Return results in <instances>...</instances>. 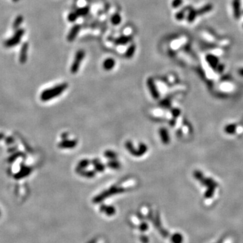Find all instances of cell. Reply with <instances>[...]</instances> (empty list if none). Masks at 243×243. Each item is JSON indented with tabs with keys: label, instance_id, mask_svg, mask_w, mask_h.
I'll return each mask as SVG.
<instances>
[{
	"label": "cell",
	"instance_id": "obj_7",
	"mask_svg": "<svg viewBox=\"0 0 243 243\" xmlns=\"http://www.w3.org/2000/svg\"><path fill=\"white\" fill-rule=\"evenodd\" d=\"M115 66V61L112 58H108L103 62V68L106 70H110Z\"/></svg>",
	"mask_w": 243,
	"mask_h": 243
},
{
	"label": "cell",
	"instance_id": "obj_5",
	"mask_svg": "<svg viewBox=\"0 0 243 243\" xmlns=\"http://www.w3.org/2000/svg\"><path fill=\"white\" fill-rule=\"evenodd\" d=\"M80 29H81L80 25L79 24L74 25V27L72 28V29L70 30V31L68 35V40L69 41H73L75 39H76V36L78 35L80 31Z\"/></svg>",
	"mask_w": 243,
	"mask_h": 243
},
{
	"label": "cell",
	"instance_id": "obj_19",
	"mask_svg": "<svg viewBox=\"0 0 243 243\" xmlns=\"http://www.w3.org/2000/svg\"><path fill=\"white\" fill-rule=\"evenodd\" d=\"M105 155L107 157H110V158H115L116 157V154L114 153V152H112V151H108L106 152L105 153Z\"/></svg>",
	"mask_w": 243,
	"mask_h": 243
},
{
	"label": "cell",
	"instance_id": "obj_8",
	"mask_svg": "<svg viewBox=\"0 0 243 243\" xmlns=\"http://www.w3.org/2000/svg\"><path fill=\"white\" fill-rule=\"evenodd\" d=\"M131 40V37H122L117 39L115 41V43L116 45H126L129 41Z\"/></svg>",
	"mask_w": 243,
	"mask_h": 243
},
{
	"label": "cell",
	"instance_id": "obj_17",
	"mask_svg": "<svg viewBox=\"0 0 243 243\" xmlns=\"http://www.w3.org/2000/svg\"><path fill=\"white\" fill-rule=\"evenodd\" d=\"M109 166L111 167V168H113V169H117L119 168V167H120V163H118L117 162H111L109 163Z\"/></svg>",
	"mask_w": 243,
	"mask_h": 243
},
{
	"label": "cell",
	"instance_id": "obj_14",
	"mask_svg": "<svg viewBox=\"0 0 243 243\" xmlns=\"http://www.w3.org/2000/svg\"><path fill=\"white\" fill-rule=\"evenodd\" d=\"M89 7H82V8H80L79 10H77L76 13L78 16H86L88 13H89Z\"/></svg>",
	"mask_w": 243,
	"mask_h": 243
},
{
	"label": "cell",
	"instance_id": "obj_15",
	"mask_svg": "<svg viewBox=\"0 0 243 243\" xmlns=\"http://www.w3.org/2000/svg\"><path fill=\"white\" fill-rule=\"evenodd\" d=\"M121 22V17L119 14L113 15L112 18V23L114 25H117L120 24Z\"/></svg>",
	"mask_w": 243,
	"mask_h": 243
},
{
	"label": "cell",
	"instance_id": "obj_11",
	"mask_svg": "<svg viewBox=\"0 0 243 243\" xmlns=\"http://www.w3.org/2000/svg\"><path fill=\"white\" fill-rule=\"evenodd\" d=\"M101 211L105 212V213L107 214V215H113V213H115V209L113 207H106V206H103L101 207Z\"/></svg>",
	"mask_w": 243,
	"mask_h": 243
},
{
	"label": "cell",
	"instance_id": "obj_10",
	"mask_svg": "<svg viewBox=\"0 0 243 243\" xmlns=\"http://www.w3.org/2000/svg\"><path fill=\"white\" fill-rule=\"evenodd\" d=\"M236 130V126L235 124H229L225 126L224 131L227 134H233Z\"/></svg>",
	"mask_w": 243,
	"mask_h": 243
},
{
	"label": "cell",
	"instance_id": "obj_1",
	"mask_svg": "<svg viewBox=\"0 0 243 243\" xmlns=\"http://www.w3.org/2000/svg\"><path fill=\"white\" fill-rule=\"evenodd\" d=\"M200 182L203 183V185L207 188V190L205 192V196L206 198H211L213 196V193L215 192L216 188L217 187V183L211 178H206L204 176L199 180Z\"/></svg>",
	"mask_w": 243,
	"mask_h": 243
},
{
	"label": "cell",
	"instance_id": "obj_4",
	"mask_svg": "<svg viewBox=\"0 0 243 243\" xmlns=\"http://www.w3.org/2000/svg\"><path fill=\"white\" fill-rule=\"evenodd\" d=\"M147 85H148L150 92H151V95H153L154 99H158L159 97V95L158 90H157V89L156 84H155V83H154V81H153V79H149L148 81H147Z\"/></svg>",
	"mask_w": 243,
	"mask_h": 243
},
{
	"label": "cell",
	"instance_id": "obj_20",
	"mask_svg": "<svg viewBox=\"0 0 243 243\" xmlns=\"http://www.w3.org/2000/svg\"><path fill=\"white\" fill-rule=\"evenodd\" d=\"M180 2H181L180 0H175V1L172 3V5H173L172 6H174V7L178 6V5L180 4Z\"/></svg>",
	"mask_w": 243,
	"mask_h": 243
},
{
	"label": "cell",
	"instance_id": "obj_2",
	"mask_svg": "<svg viewBox=\"0 0 243 243\" xmlns=\"http://www.w3.org/2000/svg\"><path fill=\"white\" fill-rule=\"evenodd\" d=\"M85 56V53L83 50H80L76 53V56H75L74 60L72 63V65L71 66V72L73 74L76 73L79 71V69L80 68V65L82 62V59H84Z\"/></svg>",
	"mask_w": 243,
	"mask_h": 243
},
{
	"label": "cell",
	"instance_id": "obj_13",
	"mask_svg": "<svg viewBox=\"0 0 243 243\" xmlns=\"http://www.w3.org/2000/svg\"><path fill=\"white\" fill-rule=\"evenodd\" d=\"M64 148H73L76 145V141L74 140H70L69 141H64L62 143Z\"/></svg>",
	"mask_w": 243,
	"mask_h": 243
},
{
	"label": "cell",
	"instance_id": "obj_3",
	"mask_svg": "<svg viewBox=\"0 0 243 243\" xmlns=\"http://www.w3.org/2000/svg\"><path fill=\"white\" fill-rule=\"evenodd\" d=\"M67 87H68V84H62L59 85V86L53 88L52 89L50 90H48L47 92L45 93V97H46L47 99H50L52 97L57 96V95L61 94L64 90H66Z\"/></svg>",
	"mask_w": 243,
	"mask_h": 243
},
{
	"label": "cell",
	"instance_id": "obj_16",
	"mask_svg": "<svg viewBox=\"0 0 243 243\" xmlns=\"http://www.w3.org/2000/svg\"><path fill=\"white\" fill-rule=\"evenodd\" d=\"M78 15L76 12L75 13H70L68 15V20L70 22H74L75 20L77 19V18H78Z\"/></svg>",
	"mask_w": 243,
	"mask_h": 243
},
{
	"label": "cell",
	"instance_id": "obj_12",
	"mask_svg": "<svg viewBox=\"0 0 243 243\" xmlns=\"http://www.w3.org/2000/svg\"><path fill=\"white\" fill-rule=\"evenodd\" d=\"M136 50V47L134 45H132L130 47H129V48L126 51V52L125 53V56L126 58H130L131 57H133L134 52H135Z\"/></svg>",
	"mask_w": 243,
	"mask_h": 243
},
{
	"label": "cell",
	"instance_id": "obj_18",
	"mask_svg": "<svg viewBox=\"0 0 243 243\" xmlns=\"http://www.w3.org/2000/svg\"><path fill=\"white\" fill-rule=\"evenodd\" d=\"M89 164V161L88 160H82V162L79 163V168H84V167H86Z\"/></svg>",
	"mask_w": 243,
	"mask_h": 243
},
{
	"label": "cell",
	"instance_id": "obj_9",
	"mask_svg": "<svg viewBox=\"0 0 243 243\" xmlns=\"http://www.w3.org/2000/svg\"><path fill=\"white\" fill-rule=\"evenodd\" d=\"M171 240L172 243H182L183 236L180 233H176L172 236Z\"/></svg>",
	"mask_w": 243,
	"mask_h": 243
},
{
	"label": "cell",
	"instance_id": "obj_6",
	"mask_svg": "<svg viewBox=\"0 0 243 243\" xmlns=\"http://www.w3.org/2000/svg\"><path fill=\"white\" fill-rule=\"evenodd\" d=\"M159 134H160V136H161V139H162L163 143H164V144L169 143L170 136H169L168 132H167L166 129L164 128L160 129Z\"/></svg>",
	"mask_w": 243,
	"mask_h": 243
}]
</instances>
